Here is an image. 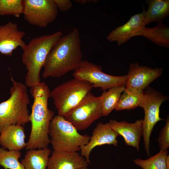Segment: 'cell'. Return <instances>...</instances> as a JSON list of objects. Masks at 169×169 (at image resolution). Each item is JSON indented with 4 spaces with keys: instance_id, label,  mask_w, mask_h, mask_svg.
Returning <instances> with one entry per match:
<instances>
[{
    "instance_id": "6da1fadb",
    "label": "cell",
    "mask_w": 169,
    "mask_h": 169,
    "mask_svg": "<svg viewBox=\"0 0 169 169\" xmlns=\"http://www.w3.org/2000/svg\"><path fill=\"white\" fill-rule=\"evenodd\" d=\"M79 32L77 28L62 36L46 59L42 76L59 78L74 71L83 60Z\"/></svg>"
},
{
    "instance_id": "7a4b0ae2",
    "label": "cell",
    "mask_w": 169,
    "mask_h": 169,
    "mask_svg": "<svg viewBox=\"0 0 169 169\" xmlns=\"http://www.w3.org/2000/svg\"><path fill=\"white\" fill-rule=\"evenodd\" d=\"M30 88V92L33 101L30 115L31 128L25 147L27 150L48 147L50 143L49 125L54 115V111L48 107L50 91L46 84L41 82L39 84Z\"/></svg>"
},
{
    "instance_id": "3957f363",
    "label": "cell",
    "mask_w": 169,
    "mask_h": 169,
    "mask_svg": "<svg viewBox=\"0 0 169 169\" xmlns=\"http://www.w3.org/2000/svg\"><path fill=\"white\" fill-rule=\"evenodd\" d=\"M61 31L32 38L22 49V62L27 72L25 77V85L30 88L41 82L40 72L52 49L62 36Z\"/></svg>"
},
{
    "instance_id": "277c9868",
    "label": "cell",
    "mask_w": 169,
    "mask_h": 169,
    "mask_svg": "<svg viewBox=\"0 0 169 169\" xmlns=\"http://www.w3.org/2000/svg\"><path fill=\"white\" fill-rule=\"evenodd\" d=\"M12 80L10 97L0 103V133L9 125L24 126L30 122L28 106L30 101L27 87L12 78Z\"/></svg>"
},
{
    "instance_id": "5b68a950",
    "label": "cell",
    "mask_w": 169,
    "mask_h": 169,
    "mask_svg": "<svg viewBox=\"0 0 169 169\" xmlns=\"http://www.w3.org/2000/svg\"><path fill=\"white\" fill-rule=\"evenodd\" d=\"M49 135L54 150L67 152L80 151L90 138L80 134L64 117L58 115L54 116L50 123Z\"/></svg>"
},
{
    "instance_id": "8992f818",
    "label": "cell",
    "mask_w": 169,
    "mask_h": 169,
    "mask_svg": "<svg viewBox=\"0 0 169 169\" xmlns=\"http://www.w3.org/2000/svg\"><path fill=\"white\" fill-rule=\"evenodd\" d=\"M93 88L89 82L74 78L50 91L58 115L65 116L89 94Z\"/></svg>"
},
{
    "instance_id": "52a82bcc",
    "label": "cell",
    "mask_w": 169,
    "mask_h": 169,
    "mask_svg": "<svg viewBox=\"0 0 169 169\" xmlns=\"http://www.w3.org/2000/svg\"><path fill=\"white\" fill-rule=\"evenodd\" d=\"M143 93L139 107L142 108L144 111L142 136L145 149L149 156H150V136L155 125L158 121L163 120L159 116L160 107L168 97L160 92L150 88L147 89Z\"/></svg>"
},
{
    "instance_id": "ba28073f",
    "label": "cell",
    "mask_w": 169,
    "mask_h": 169,
    "mask_svg": "<svg viewBox=\"0 0 169 169\" xmlns=\"http://www.w3.org/2000/svg\"><path fill=\"white\" fill-rule=\"evenodd\" d=\"M74 78L90 83L93 87L106 90L116 86H125L127 74L115 76L104 73L101 66L87 60H83L73 74Z\"/></svg>"
},
{
    "instance_id": "9c48e42d",
    "label": "cell",
    "mask_w": 169,
    "mask_h": 169,
    "mask_svg": "<svg viewBox=\"0 0 169 169\" xmlns=\"http://www.w3.org/2000/svg\"><path fill=\"white\" fill-rule=\"evenodd\" d=\"M102 116L101 97L90 93L64 118L78 131L86 129Z\"/></svg>"
},
{
    "instance_id": "30bf717a",
    "label": "cell",
    "mask_w": 169,
    "mask_h": 169,
    "mask_svg": "<svg viewBox=\"0 0 169 169\" xmlns=\"http://www.w3.org/2000/svg\"><path fill=\"white\" fill-rule=\"evenodd\" d=\"M24 17L30 24L47 27L56 19L58 12L53 0H24Z\"/></svg>"
},
{
    "instance_id": "8fae6325",
    "label": "cell",
    "mask_w": 169,
    "mask_h": 169,
    "mask_svg": "<svg viewBox=\"0 0 169 169\" xmlns=\"http://www.w3.org/2000/svg\"><path fill=\"white\" fill-rule=\"evenodd\" d=\"M163 69L161 68H151L140 65L137 63L131 64L127 75L125 88L143 91L151 83L160 77Z\"/></svg>"
},
{
    "instance_id": "7c38bea8",
    "label": "cell",
    "mask_w": 169,
    "mask_h": 169,
    "mask_svg": "<svg viewBox=\"0 0 169 169\" xmlns=\"http://www.w3.org/2000/svg\"><path fill=\"white\" fill-rule=\"evenodd\" d=\"M118 136L111 129L108 122L105 124L98 123L94 129L88 143L81 147L80 155L89 164L90 154L95 147L105 144L117 146V138Z\"/></svg>"
},
{
    "instance_id": "4fadbf2b",
    "label": "cell",
    "mask_w": 169,
    "mask_h": 169,
    "mask_svg": "<svg viewBox=\"0 0 169 169\" xmlns=\"http://www.w3.org/2000/svg\"><path fill=\"white\" fill-rule=\"evenodd\" d=\"M25 33L18 29V25L12 22L0 25V52L11 56L13 51L20 47L22 49L26 44L23 40Z\"/></svg>"
},
{
    "instance_id": "5bb4252c",
    "label": "cell",
    "mask_w": 169,
    "mask_h": 169,
    "mask_svg": "<svg viewBox=\"0 0 169 169\" xmlns=\"http://www.w3.org/2000/svg\"><path fill=\"white\" fill-rule=\"evenodd\" d=\"M145 9L142 12L132 16L129 21L122 25L117 27L108 35L106 39L111 42H116L120 46L126 42L144 26Z\"/></svg>"
},
{
    "instance_id": "9a60e30c",
    "label": "cell",
    "mask_w": 169,
    "mask_h": 169,
    "mask_svg": "<svg viewBox=\"0 0 169 169\" xmlns=\"http://www.w3.org/2000/svg\"><path fill=\"white\" fill-rule=\"evenodd\" d=\"M143 121L141 119L129 123L125 121L119 122L110 120L108 123L113 130L124 138L126 145L135 148L138 151L142 134Z\"/></svg>"
},
{
    "instance_id": "2e32d148",
    "label": "cell",
    "mask_w": 169,
    "mask_h": 169,
    "mask_svg": "<svg viewBox=\"0 0 169 169\" xmlns=\"http://www.w3.org/2000/svg\"><path fill=\"white\" fill-rule=\"evenodd\" d=\"M88 164L86 159L78 152L54 150L46 169H79L87 167Z\"/></svg>"
},
{
    "instance_id": "e0dca14e",
    "label": "cell",
    "mask_w": 169,
    "mask_h": 169,
    "mask_svg": "<svg viewBox=\"0 0 169 169\" xmlns=\"http://www.w3.org/2000/svg\"><path fill=\"white\" fill-rule=\"evenodd\" d=\"M25 137L23 126L11 125L0 133V144L5 149L20 151L26 146Z\"/></svg>"
},
{
    "instance_id": "ac0fdd59",
    "label": "cell",
    "mask_w": 169,
    "mask_h": 169,
    "mask_svg": "<svg viewBox=\"0 0 169 169\" xmlns=\"http://www.w3.org/2000/svg\"><path fill=\"white\" fill-rule=\"evenodd\" d=\"M148 8L145 10L144 23L145 26L152 22L162 23L169 14V0H147Z\"/></svg>"
},
{
    "instance_id": "d6986e66",
    "label": "cell",
    "mask_w": 169,
    "mask_h": 169,
    "mask_svg": "<svg viewBox=\"0 0 169 169\" xmlns=\"http://www.w3.org/2000/svg\"><path fill=\"white\" fill-rule=\"evenodd\" d=\"M51 151L48 147L28 150L21 163L25 169H46Z\"/></svg>"
},
{
    "instance_id": "ffe728a7",
    "label": "cell",
    "mask_w": 169,
    "mask_h": 169,
    "mask_svg": "<svg viewBox=\"0 0 169 169\" xmlns=\"http://www.w3.org/2000/svg\"><path fill=\"white\" fill-rule=\"evenodd\" d=\"M138 36L144 37L160 46L169 47V28L162 23L152 28L143 27L136 34V36Z\"/></svg>"
},
{
    "instance_id": "44dd1931",
    "label": "cell",
    "mask_w": 169,
    "mask_h": 169,
    "mask_svg": "<svg viewBox=\"0 0 169 169\" xmlns=\"http://www.w3.org/2000/svg\"><path fill=\"white\" fill-rule=\"evenodd\" d=\"M125 89L124 85L111 87L103 92L101 97V106L103 116H107L115 109L121 93Z\"/></svg>"
},
{
    "instance_id": "7402d4cb",
    "label": "cell",
    "mask_w": 169,
    "mask_h": 169,
    "mask_svg": "<svg viewBox=\"0 0 169 169\" xmlns=\"http://www.w3.org/2000/svg\"><path fill=\"white\" fill-rule=\"evenodd\" d=\"M143 91L125 89L115 109L117 111L131 110L139 107Z\"/></svg>"
},
{
    "instance_id": "603a6c76",
    "label": "cell",
    "mask_w": 169,
    "mask_h": 169,
    "mask_svg": "<svg viewBox=\"0 0 169 169\" xmlns=\"http://www.w3.org/2000/svg\"><path fill=\"white\" fill-rule=\"evenodd\" d=\"M168 153L167 150L160 149L156 154L147 159L137 158L133 162L142 169H167L166 158Z\"/></svg>"
},
{
    "instance_id": "cb8c5ba5",
    "label": "cell",
    "mask_w": 169,
    "mask_h": 169,
    "mask_svg": "<svg viewBox=\"0 0 169 169\" xmlns=\"http://www.w3.org/2000/svg\"><path fill=\"white\" fill-rule=\"evenodd\" d=\"M21 156L20 151H8L0 147V165L5 169H25L19 161Z\"/></svg>"
},
{
    "instance_id": "d4e9b609",
    "label": "cell",
    "mask_w": 169,
    "mask_h": 169,
    "mask_svg": "<svg viewBox=\"0 0 169 169\" xmlns=\"http://www.w3.org/2000/svg\"><path fill=\"white\" fill-rule=\"evenodd\" d=\"M23 0H0V15H12L19 18L23 14Z\"/></svg>"
},
{
    "instance_id": "484cf974",
    "label": "cell",
    "mask_w": 169,
    "mask_h": 169,
    "mask_svg": "<svg viewBox=\"0 0 169 169\" xmlns=\"http://www.w3.org/2000/svg\"><path fill=\"white\" fill-rule=\"evenodd\" d=\"M160 149L166 150L169 147V119L167 117L166 124L161 129L157 140Z\"/></svg>"
},
{
    "instance_id": "4316f807",
    "label": "cell",
    "mask_w": 169,
    "mask_h": 169,
    "mask_svg": "<svg viewBox=\"0 0 169 169\" xmlns=\"http://www.w3.org/2000/svg\"><path fill=\"white\" fill-rule=\"evenodd\" d=\"M58 10L65 12L70 9L73 6L70 0H53Z\"/></svg>"
},
{
    "instance_id": "83f0119b",
    "label": "cell",
    "mask_w": 169,
    "mask_h": 169,
    "mask_svg": "<svg viewBox=\"0 0 169 169\" xmlns=\"http://www.w3.org/2000/svg\"><path fill=\"white\" fill-rule=\"evenodd\" d=\"M74 1V2L77 3H79L81 4H85L87 3L97 2L98 1L95 0H76Z\"/></svg>"
},
{
    "instance_id": "f1b7e54d",
    "label": "cell",
    "mask_w": 169,
    "mask_h": 169,
    "mask_svg": "<svg viewBox=\"0 0 169 169\" xmlns=\"http://www.w3.org/2000/svg\"><path fill=\"white\" fill-rule=\"evenodd\" d=\"M169 155H167L166 158V165L167 169H169Z\"/></svg>"
},
{
    "instance_id": "f546056e",
    "label": "cell",
    "mask_w": 169,
    "mask_h": 169,
    "mask_svg": "<svg viewBox=\"0 0 169 169\" xmlns=\"http://www.w3.org/2000/svg\"><path fill=\"white\" fill-rule=\"evenodd\" d=\"M79 169H88V168H87V167H85L82 168H80Z\"/></svg>"
}]
</instances>
